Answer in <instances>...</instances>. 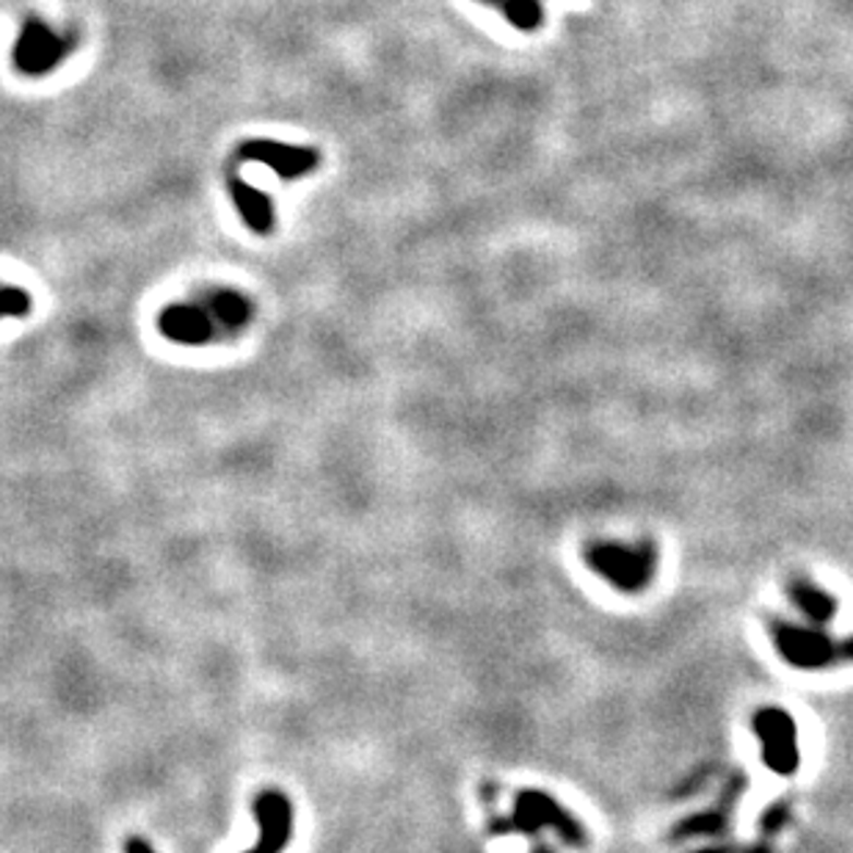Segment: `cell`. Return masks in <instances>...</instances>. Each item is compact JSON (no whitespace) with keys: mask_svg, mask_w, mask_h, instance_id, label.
Wrapping results in <instances>:
<instances>
[{"mask_svg":"<svg viewBox=\"0 0 853 853\" xmlns=\"http://www.w3.org/2000/svg\"><path fill=\"white\" fill-rule=\"evenodd\" d=\"M586 558L597 575L627 594L644 589L654 572V550L649 544L600 542L591 544Z\"/></svg>","mask_w":853,"mask_h":853,"instance_id":"cell-1","label":"cell"},{"mask_svg":"<svg viewBox=\"0 0 853 853\" xmlns=\"http://www.w3.org/2000/svg\"><path fill=\"white\" fill-rule=\"evenodd\" d=\"M542 826H553L561 834V840L569 842V845H586V831H582V826L577 824L569 813H564L550 795L539 793V790H522V793L517 795V809H514L512 824L495 826V829H519L533 834V831H539Z\"/></svg>","mask_w":853,"mask_h":853,"instance_id":"cell-2","label":"cell"},{"mask_svg":"<svg viewBox=\"0 0 853 853\" xmlns=\"http://www.w3.org/2000/svg\"><path fill=\"white\" fill-rule=\"evenodd\" d=\"M254 818L260 826V840L247 853H279L293 837V804L279 790H265L254 801Z\"/></svg>","mask_w":853,"mask_h":853,"instance_id":"cell-3","label":"cell"},{"mask_svg":"<svg viewBox=\"0 0 853 853\" xmlns=\"http://www.w3.org/2000/svg\"><path fill=\"white\" fill-rule=\"evenodd\" d=\"M759 741L766 743V762L777 773H793L798 766V748H795V726L784 712L766 710L754 721Z\"/></svg>","mask_w":853,"mask_h":853,"instance_id":"cell-4","label":"cell"},{"mask_svg":"<svg viewBox=\"0 0 853 853\" xmlns=\"http://www.w3.org/2000/svg\"><path fill=\"white\" fill-rule=\"evenodd\" d=\"M243 160H257V164L272 166L285 180H296V177L310 175L319 166V153L307 147H288L279 142H247L238 149Z\"/></svg>","mask_w":853,"mask_h":853,"instance_id":"cell-5","label":"cell"},{"mask_svg":"<svg viewBox=\"0 0 853 853\" xmlns=\"http://www.w3.org/2000/svg\"><path fill=\"white\" fill-rule=\"evenodd\" d=\"M64 50L67 45L53 31L45 28V25L36 23V20H28L23 34H20L17 53L14 56H17L20 70L28 72V75H39V72L53 70L56 61L64 56Z\"/></svg>","mask_w":853,"mask_h":853,"instance_id":"cell-6","label":"cell"},{"mask_svg":"<svg viewBox=\"0 0 853 853\" xmlns=\"http://www.w3.org/2000/svg\"><path fill=\"white\" fill-rule=\"evenodd\" d=\"M160 332L175 343L200 346L213 337V319L202 307L175 304L160 312Z\"/></svg>","mask_w":853,"mask_h":853,"instance_id":"cell-7","label":"cell"},{"mask_svg":"<svg viewBox=\"0 0 853 853\" xmlns=\"http://www.w3.org/2000/svg\"><path fill=\"white\" fill-rule=\"evenodd\" d=\"M777 644L784 658L795 665H824L831 654V641L824 633L801 627H777Z\"/></svg>","mask_w":853,"mask_h":853,"instance_id":"cell-8","label":"cell"},{"mask_svg":"<svg viewBox=\"0 0 853 853\" xmlns=\"http://www.w3.org/2000/svg\"><path fill=\"white\" fill-rule=\"evenodd\" d=\"M230 191H232V200H236V207L241 211V218L247 221L249 230L260 232V236L272 232V227H274L272 200H268L265 194H260V191L252 189L249 183H243V180H238V177H232L230 180Z\"/></svg>","mask_w":853,"mask_h":853,"instance_id":"cell-9","label":"cell"},{"mask_svg":"<svg viewBox=\"0 0 853 853\" xmlns=\"http://www.w3.org/2000/svg\"><path fill=\"white\" fill-rule=\"evenodd\" d=\"M790 597L798 608H804L806 616L818 618V622H829L831 611H834V602L831 597H826L824 591L809 586V582H795L793 589H790Z\"/></svg>","mask_w":853,"mask_h":853,"instance_id":"cell-10","label":"cell"},{"mask_svg":"<svg viewBox=\"0 0 853 853\" xmlns=\"http://www.w3.org/2000/svg\"><path fill=\"white\" fill-rule=\"evenodd\" d=\"M213 312H216L218 324L230 326V329H241L249 321L247 299H241L238 293H230V290L213 293Z\"/></svg>","mask_w":853,"mask_h":853,"instance_id":"cell-11","label":"cell"},{"mask_svg":"<svg viewBox=\"0 0 853 853\" xmlns=\"http://www.w3.org/2000/svg\"><path fill=\"white\" fill-rule=\"evenodd\" d=\"M501 7L514 28L533 31L542 25V3H539V0H506Z\"/></svg>","mask_w":853,"mask_h":853,"instance_id":"cell-12","label":"cell"},{"mask_svg":"<svg viewBox=\"0 0 853 853\" xmlns=\"http://www.w3.org/2000/svg\"><path fill=\"white\" fill-rule=\"evenodd\" d=\"M28 301H31L28 293H23V290L12 288V285L3 288V304H7L3 307V312H7L9 319H12V315H25V312L31 310Z\"/></svg>","mask_w":853,"mask_h":853,"instance_id":"cell-13","label":"cell"},{"mask_svg":"<svg viewBox=\"0 0 853 853\" xmlns=\"http://www.w3.org/2000/svg\"><path fill=\"white\" fill-rule=\"evenodd\" d=\"M124 853H155V851L144 840L133 837V840H128V845H124Z\"/></svg>","mask_w":853,"mask_h":853,"instance_id":"cell-14","label":"cell"},{"mask_svg":"<svg viewBox=\"0 0 853 853\" xmlns=\"http://www.w3.org/2000/svg\"><path fill=\"white\" fill-rule=\"evenodd\" d=\"M701 853H771L768 848H743V851H735V848H712V851H701Z\"/></svg>","mask_w":853,"mask_h":853,"instance_id":"cell-15","label":"cell"},{"mask_svg":"<svg viewBox=\"0 0 853 853\" xmlns=\"http://www.w3.org/2000/svg\"><path fill=\"white\" fill-rule=\"evenodd\" d=\"M533 853H553V851H550V848H544V845H536Z\"/></svg>","mask_w":853,"mask_h":853,"instance_id":"cell-16","label":"cell"},{"mask_svg":"<svg viewBox=\"0 0 853 853\" xmlns=\"http://www.w3.org/2000/svg\"><path fill=\"white\" fill-rule=\"evenodd\" d=\"M495 3H506V0H495Z\"/></svg>","mask_w":853,"mask_h":853,"instance_id":"cell-17","label":"cell"}]
</instances>
